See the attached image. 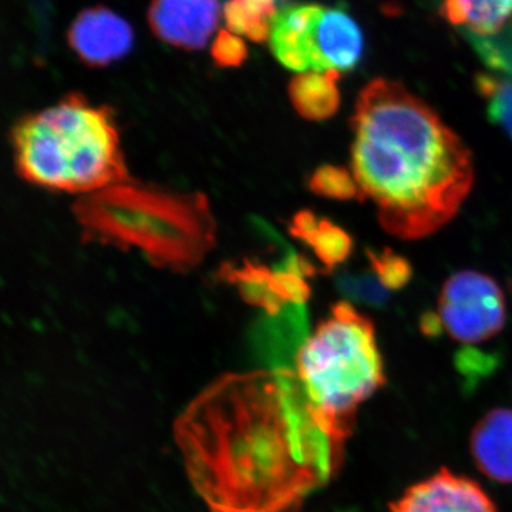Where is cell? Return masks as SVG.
I'll list each match as a JSON object with an SVG mask.
<instances>
[{
    "label": "cell",
    "mask_w": 512,
    "mask_h": 512,
    "mask_svg": "<svg viewBox=\"0 0 512 512\" xmlns=\"http://www.w3.org/2000/svg\"><path fill=\"white\" fill-rule=\"evenodd\" d=\"M289 229L293 237L301 239L315 252L316 258L328 271L345 262L352 254L353 239L348 232L311 211L298 212Z\"/></svg>",
    "instance_id": "15"
},
{
    "label": "cell",
    "mask_w": 512,
    "mask_h": 512,
    "mask_svg": "<svg viewBox=\"0 0 512 512\" xmlns=\"http://www.w3.org/2000/svg\"><path fill=\"white\" fill-rule=\"evenodd\" d=\"M275 16V0H228L224 6L227 28L254 43L268 40Z\"/></svg>",
    "instance_id": "17"
},
{
    "label": "cell",
    "mask_w": 512,
    "mask_h": 512,
    "mask_svg": "<svg viewBox=\"0 0 512 512\" xmlns=\"http://www.w3.org/2000/svg\"><path fill=\"white\" fill-rule=\"evenodd\" d=\"M220 22L218 0H151L148 25L165 43L194 52L207 46Z\"/></svg>",
    "instance_id": "9"
},
{
    "label": "cell",
    "mask_w": 512,
    "mask_h": 512,
    "mask_svg": "<svg viewBox=\"0 0 512 512\" xmlns=\"http://www.w3.org/2000/svg\"><path fill=\"white\" fill-rule=\"evenodd\" d=\"M389 512H497L494 501L477 481L443 467L410 485Z\"/></svg>",
    "instance_id": "8"
},
{
    "label": "cell",
    "mask_w": 512,
    "mask_h": 512,
    "mask_svg": "<svg viewBox=\"0 0 512 512\" xmlns=\"http://www.w3.org/2000/svg\"><path fill=\"white\" fill-rule=\"evenodd\" d=\"M309 190L320 197L332 200H365L355 175L346 168L336 165H322L309 180Z\"/></svg>",
    "instance_id": "19"
},
{
    "label": "cell",
    "mask_w": 512,
    "mask_h": 512,
    "mask_svg": "<svg viewBox=\"0 0 512 512\" xmlns=\"http://www.w3.org/2000/svg\"><path fill=\"white\" fill-rule=\"evenodd\" d=\"M249 50L241 37L220 30L211 46L212 62L220 69H237L247 62Z\"/></svg>",
    "instance_id": "22"
},
{
    "label": "cell",
    "mask_w": 512,
    "mask_h": 512,
    "mask_svg": "<svg viewBox=\"0 0 512 512\" xmlns=\"http://www.w3.org/2000/svg\"><path fill=\"white\" fill-rule=\"evenodd\" d=\"M83 238L120 249H137L160 268L185 272L214 248L217 224L210 202L198 192L146 185H110L74 204Z\"/></svg>",
    "instance_id": "3"
},
{
    "label": "cell",
    "mask_w": 512,
    "mask_h": 512,
    "mask_svg": "<svg viewBox=\"0 0 512 512\" xmlns=\"http://www.w3.org/2000/svg\"><path fill=\"white\" fill-rule=\"evenodd\" d=\"M439 316L444 332L457 342H485L498 335L507 322L503 289L481 272H458L443 286Z\"/></svg>",
    "instance_id": "6"
},
{
    "label": "cell",
    "mask_w": 512,
    "mask_h": 512,
    "mask_svg": "<svg viewBox=\"0 0 512 512\" xmlns=\"http://www.w3.org/2000/svg\"><path fill=\"white\" fill-rule=\"evenodd\" d=\"M12 146L20 177L47 190L87 195L127 181L113 110L82 93L23 116Z\"/></svg>",
    "instance_id": "4"
},
{
    "label": "cell",
    "mask_w": 512,
    "mask_h": 512,
    "mask_svg": "<svg viewBox=\"0 0 512 512\" xmlns=\"http://www.w3.org/2000/svg\"><path fill=\"white\" fill-rule=\"evenodd\" d=\"M420 326L421 332H423L424 335L429 336V338H439L441 333L444 332L440 316L433 312H427L421 316Z\"/></svg>",
    "instance_id": "23"
},
{
    "label": "cell",
    "mask_w": 512,
    "mask_h": 512,
    "mask_svg": "<svg viewBox=\"0 0 512 512\" xmlns=\"http://www.w3.org/2000/svg\"><path fill=\"white\" fill-rule=\"evenodd\" d=\"M220 276L237 286L239 295L245 301L264 309L269 316L278 315L291 303L305 305L311 296L305 276L279 268L272 271L268 266L256 262L224 265Z\"/></svg>",
    "instance_id": "10"
},
{
    "label": "cell",
    "mask_w": 512,
    "mask_h": 512,
    "mask_svg": "<svg viewBox=\"0 0 512 512\" xmlns=\"http://www.w3.org/2000/svg\"><path fill=\"white\" fill-rule=\"evenodd\" d=\"M67 42L87 67L100 69L130 55L134 30L113 10L96 6L77 15L67 32Z\"/></svg>",
    "instance_id": "7"
},
{
    "label": "cell",
    "mask_w": 512,
    "mask_h": 512,
    "mask_svg": "<svg viewBox=\"0 0 512 512\" xmlns=\"http://www.w3.org/2000/svg\"><path fill=\"white\" fill-rule=\"evenodd\" d=\"M295 372L313 420L345 451L360 406L386 383L372 320L348 302L333 305L299 349Z\"/></svg>",
    "instance_id": "5"
},
{
    "label": "cell",
    "mask_w": 512,
    "mask_h": 512,
    "mask_svg": "<svg viewBox=\"0 0 512 512\" xmlns=\"http://www.w3.org/2000/svg\"><path fill=\"white\" fill-rule=\"evenodd\" d=\"M470 453L478 470L501 484H512V410L494 409L477 421Z\"/></svg>",
    "instance_id": "13"
},
{
    "label": "cell",
    "mask_w": 512,
    "mask_h": 512,
    "mask_svg": "<svg viewBox=\"0 0 512 512\" xmlns=\"http://www.w3.org/2000/svg\"><path fill=\"white\" fill-rule=\"evenodd\" d=\"M367 258H369L372 271L389 291H399L412 281V265L392 249L386 248L383 251L369 249Z\"/></svg>",
    "instance_id": "21"
},
{
    "label": "cell",
    "mask_w": 512,
    "mask_h": 512,
    "mask_svg": "<svg viewBox=\"0 0 512 512\" xmlns=\"http://www.w3.org/2000/svg\"><path fill=\"white\" fill-rule=\"evenodd\" d=\"M340 73H306L296 76L289 84V97L295 110L303 119L328 120L340 106L338 80Z\"/></svg>",
    "instance_id": "16"
},
{
    "label": "cell",
    "mask_w": 512,
    "mask_h": 512,
    "mask_svg": "<svg viewBox=\"0 0 512 512\" xmlns=\"http://www.w3.org/2000/svg\"><path fill=\"white\" fill-rule=\"evenodd\" d=\"M254 332L256 353L271 369H291L308 333L305 305L291 303L278 315H266Z\"/></svg>",
    "instance_id": "14"
},
{
    "label": "cell",
    "mask_w": 512,
    "mask_h": 512,
    "mask_svg": "<svg viewBox=\"0 0 512 512\" xmlns=\"http://www.w3.org/2000/svg\"><path fill=\"white\" fill-rule=\"evenodd\" d=\"M461 16L480 35H497L512 20V0H456Z\"/></svg>",
    "instance_id": "18"
},
{
    "label": "cell",
    "mask_w": 512,
    "mask_h": 512,
    "mask_svg": "<svg viewBox=\"0 0 512 512\" xmlns=\"http://www.w3.org/2000/svg\"><path fill=\"white\" fill-rule=\"evenodd\" d=\"M352 170L380 224L402 239L429 237L456 217L473 187L470 150L402 84L376 79L357 99Z\"/></svg>",
    "instance_id": "2"
},
{
    "label": "cell",
    "mask_w": 512,
    "mask_h": 512,
    "mask_svg": "<svg viewBox=\"0 0 512 512\" xmlns=\"http://www.w3.org/2000/svg\"><path fill=\"white\" fill-rule=\"evenodd\" d=\"M192 487L210 512H291L342 466L295 369L227 375L174 424Z\"/></svg>",
    "instance_id": "1"
},
{
    "label": "cell",
    "mask_w": 512,
    "mask_h": 512,
    "mask_svg": "<svg viewBox=\"0 0 512 512\" xmlns=\"http://www.w3.org/2000/svg\"><path fill=\"white\" fill-rule=\"evenodd\" d=\"M336 285L343 295L372 308H383L389 302V289L379 281L375 272H342Z\"/></svg>",
    "instance_id": "20"
},
{
    "label": "cell",
    "mask_w": 512,
    "mask_h": 512,
    "mask_svg": "<svg viewBox=\"0 0 512 512\" xmlns=\"http://www.w3.org/2000/svg\"><path fill=\"white\" fill-rule=\"evenodd\" d=\"M311 42L316 72H349L362 59V30L343 9L323 6L313 26Z\"/></svg>",
    "instance_id": "11"
},
{
    "label": "cell",
    "mask_w": 512,
    "mask_h": 512,
    "mask_svg": "<svg viewBox=\"0 0 512 512\" xmlns=\"http://www.w3.org/2000/svg\"><path fill=\"white\" fill-rule=\"evenodd\" d=\"M322 9L323 6L316 3H298L276 13L269 39L272 53L286 69L316 72L311 36Z\"/></svg>",
    "instance_id": "12"
}]
</instances>
